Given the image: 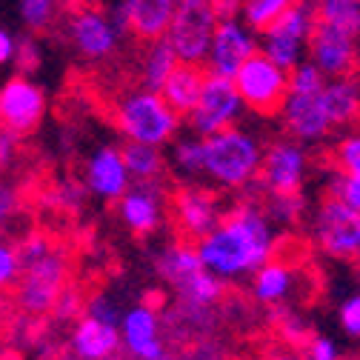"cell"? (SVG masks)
<instances>
[{"mask_svg": "<svg viewBox=\"0 0 360 360\" xmlns=\"http://www.w3.org/2000/svg\"><path fill=\"white\" fill-rule=\"evenodd\" d=\"M177 63H180V58L166 37L146 40V49L141 55V86L158 89L160 92V86L166 83V77L174 72Z\"/></svg>", "mask_w": 360, "mask_h": 360, "instance_id": "obj_26", "label": "cell"}, {"mask_svg": "<svg viewBox=\"0 0 360 360\" xmlns=\"http://www.w3.org/2000/svg\"><path fill=\"white\" fill-rule=\"evenodd\" d=\"M206 83V72L200 63H177L174 72L166 77V83L160 86V95L166 98V103L177 112V115H189L203 92Z\"/></svg>", "mask_w": 360, "mask_h": 360, "instance_id": "obj_24", "label": "cell"}, {"mask_svg": "<svg viewBox=\"0 0 360 360\" xmlns=\"http://www.w3.org/2000/svg\"><path fill=\"white\" fill-rule=\"evenodd\" d=\"M158 272L186 306L212 309L223 297V281L203 266L200 252L192 243H174L163 249L158 257Z\"/></svg>", "mask_w": 360, "mask_h": 360, "instance_id": "obj_4", "label": "cell"}, {"mask_svg": "<svg viewBox=\"0 0 360 360\" xmlns=\"http://www.w3.org/2000/svg\"><path fill=\"white\" fill-rule=\"evenodd\" d=\"M281 335H283V340H286V343L300 346V349H303V343L311 338L309 323L300 318L297 311H281Z\"/></svg>", "mask_w": 360, "mask_h": 360, "instance_id": "obj_40", "label": "cell"}, {"mask_svg": "<svg viewBox=\"0 0 360 360\" xmlns=\"http://www.w3.org/2000/svg\"><path fill=\"white\" fill-rule=\"evenodd\" d=\"M263 143L252 129L229 126L206 138L203 155V177H209L220 189H246L257 184L260 163H263Z\"/></svg>", "mask_w": 360, "mask_h": 360, "instance_id": "obj_2", "label": "cell"}, {"mask_svg": "<svg viewBox=\"0 0 360 360\" xmlns=\"http://www.w3.org/2000/svg\"><path fill=\"white\" fill-rule=\"evenodd\" d=\"M120 340L134 360H158L166 354L160 340V318L146 303H138L120 314Z\"/></svg>", "mask_w": 360, "mask_h": 360, "instance_id": "obj_19", "label": "cell"}, {"mask_svg": "<svg viewBox=\"0 0 360 360\" xmlns=\"http://www.w3.org/2000/svg\"><path fill=\"white\" fill-rule=\"evenodd\" d=\"M323 103L329 109V117L335 129H352L360 123V83L352 75L329 77L321 89Z\"/></svg>", "mask_w": 360, "mask_h": 360, "instance_id": "obj_25", "label": "cell"}, {"mask_svg": "<svg viewBox=\"0 0 360 360\" xmlns=\"http://www.w3.org/2000/svg\"><path fill=\"white\" fill-rule=\"evenodd\" d=\"M6 314H9V306L4 300V292H0V329H4V323H6Z\"/></svg>", "mask_w": 360, "mask_h": 360, "instance_id": "obj_48", "label": "cell"}, {"mask_svg": "<svg viewBox=\"0 0 360 360\" xmlns=\"http://www.w3.org/2000/svg\"><path fill=\"white\" fill-rule=\"evenodd\" d=\"M314 15L360 40V0H314Z\"/></svg>", "mask_w": 360, "mask_h": 360, "instance_id": "obj_30", "label": "cell"}, {"mask_svg": "<svg viewBox=\"0 0 360 360\" xmlns=\"http://www.w3.org/2000/svg\"><path fill=\"white\" fill-rule=\"evenodd\" d=\"M311 240L332 260L360 263V209L326 195L311 212Z\"/></svg>", "mask_w": 360, "mask_h": 360, "instance_id": "obj_7", "label": "cell"}, {"mask_svg": "<svg viewBox=\"0 0 360 360\" xmlns=\"http://www.w3.org/2000/svg\"><path fill=\"white\" fill-rule=\"evenodd\" d=\"M158 360H172V357H169V354H163V357H158Z\"/></svg>", "mask_w": 360, "mask_h": 360, "instance_id": "obj_50", "label": "cell"}, {"mask_svg": "<svg viewBox=\"0 0 360 360\" xmlns=\"http://www.w3.org/2000/svg\"><path fill=\"white\" fill-rule=\"evenodd\" d=\"M329 195L346 200L349 206L360 209V177L354 174H346V172H338L329 177Z\"/></svg>", "mask_w": 360, "mask_h": 360, "instance_id": "obj_38", "label": "cell"}, {"mask_svg": "<svg viewBox=\"0 0 360 360\" xmlns=\"http://www.w3.org/2000/svg\"><path fill=\"white\" fill-rule=\"evenodd\" d=\"M18 138L20 134H15L12 129L0 126V166H9L18 155Z\"/></svg>", "mask_w": 360, "mask_h": 360, "instance_id": "obj_43", "label": "cell"}, {"mask_svg": "<svg viewBox=\"0 0 360 360\" xmlns=\"http://www.w3.org/2000/svg\"><path fill=\"white\" fill-rule=\"evenodd\" d=\"M15 66H18V72H23V75H32L40 63H43V49H40V43H37V37L29 32V34H23V37H18V46H15V60H12Z\"/></svg>", "mask_w": 360, "mask_h": 360, "instance_id": "obj_36", "label": "cell"}, {"mask_svg": "<svg viewBox=\"0 0 360 360\" xmlns=\"http://www.w3.org/2000/svg\"><path fill=\"white\" fill-rule=\"evenodd\" d=\"M338 323L343 329L346 338L360 340V292L349 295L340 306H338Z\"/></svg>", "mask_w": 360, "mask_h": 360, "instance_id": "obj_37", "label": "cell"}, {"mask_svg": "<svg viewBox=\"0 0 360 360\" xmlns=\"http://www.w3.org/2000/svg\"><path fill=\"white\" fill-rule=\"evenodd\" d=\"M63 4L69 9H77V6H89V4H95V0H63Z\"/></svg>", "mask_w": 360, "mask_h": 360, "instance_id": "obj_49", "label": "cell"}, {"mask_svg": "<svg viewBox=\"0 0 360 360\" xmlns=\"http://www.w3.org/2000/svg\"><path fill=\"white\" fill-rule=\"evenodd\" d=\"M297 289V269L281 257L266 260L252 275V297L263 306H283Z\"/></svg>", "mask_w": 360, "mask_h": 360, "instance_id": "obj_23", "label": "cell"}, {"mask_svg": "<svg viewBox=\"0 0 360 360\" xmlns=\"http://www.w3.org/2000/svg\"><path fill=\"white\" fill-rule=\"evenodd\" d=\"M278 117H281V129L300 143H321L335 131V123L329 117V109L321 92H309V95L289 92Z\"/></svg>", "mask_w": 360, "mask_h": 360, "instance_id": "obj_16", "label": "cell"}, {"mask_svg": "<svg viewBox=\"0 0 360 360\" xmlns=\"http://www.w3.org/2000/svg\"><path fill=\"white\" fill-rule=\"evenodd\" d=\"M263 360H303V354L295 352V349H275V352H269Z\"/></svg>", "mask_w": 360, "mask_h": 360, "instance_id": "obj_47", "label": "cell"}, {"mask_svg": "<svg viewBox=\"0 0 360 360\" xmlns=\"http://www.w3.org/2000/svg\"><path fill=\"white\" fill-rule=\"evenodd\" d=\"M15 46H18V37L0 26V66H6L15 60Z\"/></svg>", "mask_w": 360, "mask_h": 360, "instance_id": "obj_45", "label": "cell"}, {"mask_svg": "<svg viewBox=\"0 0 360 360\" xmlns=\"http://www.w3.org/2000/svg\"><path fill=\"white\" fill-rule=\"evenodd\" d=\"M309 60L326 77L354 75L360 66V40L332 23L314 20V32L309 40Z\"/></svg>", "mask_w": 360, "mask_h": 360, "instance_id": "obj_15", "label": "cell"}, {"mask_svg": "<svg viewBox=\"0 0 360 360\" xmlns=\"http://www.w3.org/2000/svg\"><path fill=\"white\" fill-rule=\"evenodd\" d=\"M63 29H66V43L75 49V55L89 63H103L115 58L123 37L129 34L115 12H106L95 4L72 9L66 15Z\"/></svg>", "mask_w": 360, "mask_h": 360, "instance_id": "obj_5", "label": "cell"}, {"mask_svg": "<svg viewBox=\"0 0 360 360\" xmlns=\"http://www.w3.org/2000/svg\"><path fill=\"white\" fill-rule=\"evenodd\" d=\"M195 246L212 275H217L220 281H238L246 275L252 278L266 260L275 257L278 235L263 206L246 200L232 206Z\"/></svg>", "mask_w": 360, "mask_h": 360, "instance_id": "obj_1", "label": "cell"}, {"mask_svg": "<svg viewBox=\"0 0 360 360\" xmlns=\"http://www.w3.org/2000/svg\"><path fill=\"white\" fill-rule=\"evenodd\" d=\"M295 0H243L240 4V18L255 29L263 32L275 18H281Z\"/></svg>", "mask_w": 360, "mask_h": 360, "instance_id": "obj_32", "label": "cell"}, {"mask_svg": "<svg viewBox=\"0 0 360 360\" xmlns=\"http://www.w3.org/2000/svg\"><path fill=\"white\" fill-rule=\"evenodd\" d=\"M314 0H295V4L269 23L263 32H257L260 37V52L266 58H272L278 66H283L286 72H292L297 63H303L309 58V40L314 32Z\"/></svg>", "mask_w": 360, "mask_h": 360, "instance_id": "obj_6", "label": "cell"}, {"mask_svg": "<svg viewBox=\"0 0 360 360\" xmlns=\"http://www.w3.org/2000/svg\"><path fill=\"white\" fill-rule=\"evenodd\" d=\"M260 49V37L257 32L240 18H220L212 46L206 55V66L212 75H223V77H235L240 72V66Z\"/></svg>", "mask_w": 360, "mask_h": 360, "instance_id": "obj_14", "label": "cell"}, {"mask_svg": "<svg viewBox=\"0 0 360 360\" xmlns=\"http://www.w3.org/2000/svg\"><path fill=\"white\" fill-rule=\"evenodd\" d=\"M357 83H360V66H357Z\"/></svg>", "mask_w": 360, "mask_h": 360, "instance_id": "obj_51", "label": "cell"}, {"mask_svg": "<svg viewBox=\"0 0 360 360\" xmlns=\"http://www.w3.org/2000/svg\"><path fill=\"white\" fill-rule=\"evenodd\" d=\"M83 180H86V189L92 192L95 198H101L106 203L120 200L126 195V189L131 186V174L126 169L123 149L112 146V143L98 146L92 155H89V160H86Z\"/></svg>", "mask_w": 360, "mask_h": 360, "instance_id": "obj_18", "label": "cell"}, {"mask_svg": "<svg viewBox=\"0 0 360 360\" xmlns=\"http://www.w3.org/2000/svg\"><path fill=\"white\" fill-rule=\"evenodd\" d=\"M212 4L217 6L220 18H232V15H240V4H243V0H212Z\"/></svg>", "mask_w": 360, "mask_h": 360, "instance_id": "obj_46", "label": "cell"}, {"mask_svg": "<svg viewBox=\"0 0 360 360\" xmlns=\"http://www.w3.org/2000/svg\"><path fill=\"white\" fill-rule=\"evenodd\" d=\"M340 357H343L340 346L326 335H311L303 343V360H340Z\"/></svg>", "mask_w": 360, "mask_h": 360, "instance_id": "obj_39", "label": "cell"}, {"mask_svg": "<svg viewBox=\"0 0 360 360\" xmlns=\"http://www.w3.org/2000/svg\"><path fill=\"white\" fill-rule=\"evenodd\" d=\"M115 126L126 141L166 146L177 138L184 115H177L158 89H131L115 103Z\"/></svg>", "mask_w": 360, "mask_h": 360, "instance_id": "obj_3", "label": "cell"}, {"mask_svg": "<svg viewBox=\"0 0 360 360\" xmlns=\"http://www.w3.org/2000/svg\"><path fill=\"white\" fill-rule=\"evenodd\" d=\"M49 252H52V246H49V240L43 238V235H29V238L20 243V257H23V266H26V263L40 260L43 255H49Z\"/></svg>", "mask_w": 360, "mask_h": 360, "instance_id": "obj_41", "label": "cell"}, {"mask_svg": "<svg viewBox=\"0 0 360 360\" xmlns=\"http://www.w3.org/2000/svg\"><path fill=\"white\" fill-rule=\"evenodd\" d=\"M63 6V0H18V15L26 32L43 34L60 20Z\"/></svg>", "mask_w": 360, "mask_h": 360, "instance_id": "obj_29", "label": "cell"}, {"mask_svg": "<svg viewBox=\"0 0 360 360\" xmlns=\"http://www.w3.org/2000/svg\"><path fill=\"white\" fill-rule=\"evenodd\" d=\"M329 77L314 66L309 58L303 60V63H297L292 72H289V92L292 95H309V92H321L323 89V83H326Z\"/></svg>", "mask_w": 360, "mask_h": 360, "instance_id": "obj_34", "label": "cell"}, {"mask_svg": "<svg viewBox=\"0 0 360 360\" xmlns=\"http://www.w3.org/2000/svg\"><path fill=\"white\" fill-rule=\"evenodd\" d=\"M203 155H206V138L189 131V134H177L172 141V169L184 177H198L203 174Z\"/></svg>", "mask_w": 360, "mask_h": 360, "instance_id": "obj_28", "label": "cell"}, {"mask_svg": "<svg viewBox=\"0 0 360 360\" xmlns=\"http://www.w3.org/2000/svg\"><path fill=\"white\" fill-rule=\"evenodd\" d=\"M174 217H177L180 232L198 243L203 235H209L217 226L223 212H220L217 198L209 189L186 186V189H180L174 195Z\"/></svg>", "mask_w": 360, "mask_h": 360, "instance_id": "obj_20", "label": "cell"}, {"mask_svg": "<svg viewBox=\"0 0 360 360\" xmlns=\"http://www.w3.org/2000/svg\"><path fill=\"white\" fill-rule=\"evenodd\" d=\"M335 163H338V172H346V174H354L360 177V126H352L343 138L335 143Z\"/></svg>", "mask_w": 360, "mask_h": 360, "instance_id": "obj_33", "label": "cell"}, {"mask_svg": "<svg viewBox=\"0 0 360 360\" xmlns=\"http://www.w3.org/2000/svg\"><path fill=\"white\" fill-rule=\"evenodd\" d=\"M263 212L275 226H295L306 214V200L300 192H269Z\"/></svg>", "mask_w": 360, "mask_h": 360, "instance_id": "obj_31", "label": "cell"}, {"mask_svg": "<svg viewBox=\"0 0 360 360\" xmlns=\"http://www.w3.org/2000/svg\"><path fill=\"white\" fill-rule=\"evenodd\" d=\"M69 266L60 252H49L34 263L23 266V275L15 283V300L23 314H46L55 309L58 297L66 289Z\"/></svg>", "mask_w": 360, "mask_h": 360, "instance_id": "obj_11", "label": "cell"}, {"mask_svg": "<svg viewBox=\"0 0 360 360\" xmlns=\"http://www.w3.org/2000/svg\"><path fill=\"white\" fill-rule=\"evenodd\" d=\"M246 103L238 92L235 77H223V75H212L206 72V83L198 106L186 115L189 131L200 134V138H209V134H217L229 126H238L246 115Z\"/></svg>", "mask_w": 360, "mask_h": 360, "instance_id": "obj_9", "label": "cell"}, {"mask_svg": "<svg viewBox=\"0 0 360 360\" xmlns=\"http://www.w3.org/2000/svg\"><path fill=\"white\" fill-rule=\"evenodd\" d=\"M46 117V92L29 75L18 72L0 86V126L15 134H32Z\"/></svg>", "mask_w": 360, "mask_h": 360, "instance_id": "obj_13", "label": "cell"}, {"mask_svg": "<svg viewBox=\"0 0 360 360\" xmlns=\"http://www.w3.org/2000/svg\"><path fill=\"white\" fill-rule=\"evenodd\" d=\"M174 4L177 0H120L112 12L131 37L146 43L166 34L169 20L174 15Z\"/></svg>", "mask_w": 360, "mask_h": 360, "instance_id": "obj_21", "label": "cell"}, {"mask_svg": "<svg viewBox=\"0 0 360 360\" xmlns=\"http://www.w3.org/2000/svg\"><path fill=\"white\" fill-rule=\"evenodd\" d=\"M309 166L311 160H309L306 143L286 134V138H278L263 149L257 184L266 195L269 192H300L309 177Z\"/></svg>", "mask_w": 360, "mask_h": 360, "instance_id": "obj_12", "label": "cell"}, {"mask_svg": "<svg viewBox=\"0 0 360 360\" xmlns=\"http://www.w3.org/2000/svg\"><path fill=\"white\" fill-rule=\"evenodd\" d=\"M18 212V192L9 184H0V226Z\"/></svg>", "mask_w": 360, "mask_h": 360, "instance_id": "obj_44", "label": "cell"}, {"mask_svg": "<svg viewBox=\"0 0 360 360\" xmlns=\"http://www.w3.org/2000/svg\"><path fill=\"white\" fill-rule=\"evenodd\" d=\"M120 149H123L126 169L131 174V184L134 180H160V174L166 169V155L160 152V146L126 141Z\"/></svg>", "mask_w": 360, "mask_h": 360, "instance_id": "obj_27", "label": "cell"}, {"mask_svg": "<svg viewBox=\"0 0 360 360\" xmlns=\"http://www.w3.org/2000/svg\"><path fill=\"white\" fill-rule=\"evenodd\" d=\"M166 209V192L160 180H134L126 189V195L117 200L120 223L131 235H152L163 223Z\"/></svg>", "mask_w": 360, "mask_h": 360, "instance_id": "obj_17", "label": "cell"}, {"mask_svg": "<svg viewBox=\"0 0 360 360\" xmlns=\"http://www.w3.org/2000/svg\"><path fill=\"white\" fill-rule=\"evenodd\" d=\"M20 275H23L20 246H15V243L0 238V292L15 289V283H18Z\"/></svg>", "mask_w": 360, "mask_h": 360, "instance_id": "obj_35", "label": "cell"}, {"mask_svg": "<svg viewBox=\"0 0 360 360\" xmlns=\"http://www.w3.org/2000/svg\"><path fill=\"white\" fill-rule=\"evenodd\" d=\"M55 309H58L60 318H80V314L86 311V309H83L80 295H77V292H72V289H63V295L58 297Z\"/></svg>", "mask_w": 360, "mask_h": 360, "instance_id": "obj_42", "label": "cell"}, {"mask_svg": "<svg viewBox=\"0 0 360 360\" xmlns=\"http://www.w3.org/2000/svg\"><path fill=\"white\" fill-rule=\"evenodd\" d=\"M220 12L212 0H177L166 29V40L177 52L180 63H206Z\"/></svg>", "mask_w": 360, "mask_h": 360, "instance_id": "obj_8", "label": "cell"}, {"mask_svg": "<svg viewBox=\"0 0 360 360\" xmlns=\"http://www.w3.org/2000/svg\"><path fill=\"white\" fill-rule=\"evenodd\" d=\"M120 326L115 321L98 318V314L83 311L75 332H72V349L80 360H109L120 349Z\"/></svg>", "mask_w": 360, "mask_h": 360, "instance_id": "obj_22", "label": "cell"}, {"mask_svg": "<svg viewBox=\"0 0 360 360\" xmlns=\"http://www.w3.org/2000/svg\"><path fill=\"white\" fill-rule=\"evenodd\" d=\"M235 83L246 109L255 115H278L289 95V72L272 58H266L260 49L240 66Z\"/></svg>", "mask_w": 360, "mask_h": 360, "instance_id": "obj_10", "label": "cell"}]
</instances>
